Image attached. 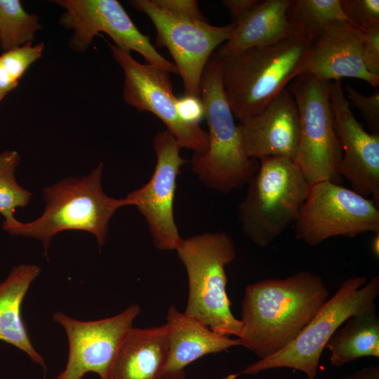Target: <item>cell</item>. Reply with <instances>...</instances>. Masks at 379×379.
Segmentation results:
<instances>
[{
	"label": "cell",
	"instance_id": "obj_29",
	"mask_svg": "<svg viewBox=\"0 0 379 379\" xmlns=\"http://www.w3.org/2000/svg\"><path fill=\"white\" fill-rule=\"evenodd\" d=\"M361 57L366 69L379 76V23L362 30Z\"/></svg>",
	"mask_w": 379,
	"mask_h": 379
},
{
	"label": "cell",
	"instance_id": "obj_19",
	"mask_svg": "<svg viewBox=\"0 0 379 379\" xmlns=\"http://www.w3.org/2000/svg\"><path fill=\"white\" fill-rule=\"evenodd\" d=\"M289 0H265L236 22L231 37L217 49L215 55L221 58L255 47L277 44L300 34L290 22L286 11Z\"/></svg>",
	"mask_w": 379,
	"mask_h": 379
},
{
	"label": "cell",
	"instance_id": "obj_30",
	"mask_svg": "<svg viewBox=\"0 0 379 379\" xmlns=\"http://www.w3.org/2000/svg\"><path fill=\"white\" fill-rule=\"evenodd\" d=\"M179 114L185 122L199 125L204 116V107L200 98L185 95L178 98Z\"/></svg>",
	"mask_w": 379,
	"mask_h": 379
},
{
	"label": "cell",
	"instance_id": "obj_17",
	"mask_svg": "<svg viewBox=\"0 0 379 379\" xmlns=\"http://www.w3.org/2000/svg\"><path fill=\"white\" fill-rule=\"evenodd\" d=\"M239 126L248 157L258 160L266 157H284L295 160L300 118L294 98L286 88L258 114Z\"/></svg>",
	"mask_w": 379,
	"mask_h": 379
},
{
	"label": "cell",
	"instance_id": "obj_21",
	"mask_svg": "<svg viewBox=\"0 0 379 379\" xmlns=\"http://www.w3.org/2000/svg\"><path fill=\"white\" fill-rule=\"evenodd\" d=\"M40 272L38 265L21 264L0 284V340L23 351L46 371L44 359L32 345L21 313L25 295Z\"/></svg>",
	"mask_w": 379,
	"mask_h": 379
},
{
	"label": "cell",
	"instance_id": "obj_27",
	"mask_svg": "<svg viewBox=\"0 0 379 379\" xmlns=\"http://www.w3.org/2000/svg\"><path fill=\"white\" fill-rule=\"evenodd\" d=\"M348 22L364 30L379 23V0H340Z\"/></svg>",
	"mask_w": 379,
	"mask_h": 379
},
{
	"label": "cell",
	"instance_id": "obj_33",
	"mask_svg": "<svg viewBox=\"0 0 379 379\" xmlns=\"http://www.w3.org/2000/svg\"><path fill=\"white\" fill-rule=\"evenodd\" d=\"M341 379H379V366L371 364L348 374Z\"/></svg>",
	"mask_w": 379,
	"mask_h": 379
},
{
	"label": "cell",
	"instance_id": "obj_13",
	"mask_svg": "<svg viewBox=\"0 0 379 379\" xmlns=\"http://www.w3.org/2000/svg\"><path fill=\"white\" fill-rule=\"evenodd\" d=\"M181 149L168 131L157 132L153 140L154 172L145 185L125 197L144 217L154 246L161 251L175 250L182 240L173 213L177 178L187 161L180 155Z\"/></svg>",
	"mask_w": 379,
	"mask_h": 379
},
{
	"label": "cell",
	"instance_id": "obj_34",
	"mask_svg": "<svg viewBox=\"0 0 379 379\" xmlns=\"http://www.w3.org/2000/svg\"><path fill=\"white\" fill-rule=\"evenodd\" d=\"M373 236L371 242V250L377 259L379 258V232L373 233Z\"/></svg>",
	"mask_w": 379,
	"mask_h": 379
},
{
	"label": "cell",
	"instance_id": "obj_20",
	"mask_svg": "<svg viewBox=\"0 0 379 379\" xmlns=\"http://www.w3.org/2000/svg\"><path fill=\"white\" fill-rule=\"evenodd\" d=\"M166 355V324L133 327L117 352L108 379H161Z\"/></svg>",
	"mask_w": 379,
	"mask_h": 379
},
{
	"label": "cell",
	"instance_id": "obj_16",
	"mask_svg": "<svg viewBox=\"0 0 379 379\" xmlns=\"http://www.w3.org/2000/svg\"><path fill=\"white\" fill-rule=\"evenodd\" d=\"M362 41V31L350 22H331L309 48L300 75L329 82L356 78L378 87L379 76L369 72L363 63Z\"/></svg>",
	"mask_w": 379,
	"mask_h": 379
},
{
	"label": "cell",
	"instance_id": "obj_35",
	"mask_svg": "<svg viewBox=\"0 0 379 379\" xmlns=\"http://www.w3.org/2000/svg\"><path fill=\"white\" fill-rule=\"evenodd\" d=\"M4 98V96L0 93V102L2 101Z\"/></svg>",
	"mask_w": 379,
	"mask_h": 379
},
{
	"label": "cell",
	"instance_id": "obj_3",
	"mask_svg": "<svg viewBox=\"0 0 379 379\" xmlns=\"http://www.w3.org/2000/svg\"><path fill=\"white\" fill-rule=\"evenodd\" d=\"M103 164L100 163L89 175L67 178L43 189L45 209L41 216L29 222L17 219L3 223L13 235L39 239L47 255L51 241L67 230L85 231L94 235L100 248L106 241L109 223L116 211L128 206L125 198L114 199L102 190Z\"/></svg>",
	"mask_w": 379,
	"mask_h": 379
},
{
	"label": "cell",
	"instance_id": "obj_5",
	"mask_svg": "<svg viewBox=\"0 0 379 379\" xmlns=\"http://www.w3.org/2000/svg\"><path fill=\"white\" fill-rule=\"evenodd\" d=\"M175 251L185 267L188 297L185 313L213 331L239 338L241 322L231 310L225 267L237 256L232 237L225 232L182 239Z\"/></svg>",
	"mask_w": 379,
	"mask_h": 379
},
{
	"label": "cell",
	"instance_id": "obj_22",
	"mask_svg": "<svg viewBox=\"0 0 379 379\" xmlns=\"http://www.w3.org/2000/svg\"><path fill=\"white\" fill-rule=\"evenodd\" d=\"M326 347L330 364L343 366L362 357H379V317L376 310L350 317L333 333Z\"/></svg>",
	"mask_w": 379,
	"mask_h": 379
},
{
	"label": "cell",
	"instance_id": "obj_15",
	"mask_svg": "<svg viewBox=\"0 0 379 379\" xmlns=\"http://www.w3.org/2000/svg\"><path fill=\"white\" fill-rule=\"evenodd\" d=\"M330 101L342 149L341 177L352 190L379 204V133H368L358 121L343 89L341 81L331 83Z\"/></svg>",
	"mask_w": 379,
	"mask_h": 379
},
{
	"label": "cell",
	"instance_id": "obj_32",
	"mask_svg": "<svg viewBox=\"0 0 379 379\" xmlns=\"http://www.w3.org/2000/svg\"><path fill=\"white\" fill-rule=\"evenodd\" d=\"M260 2V0H225L222 4L229 11L233 22L236 23Z\"/></svg>",
	"mask_w": 379,
	"mask_h": 379
},
{
	"label": "cell",
	"instance_id": "obj_25",
	"mask_svg": "<svg viewBox=\"0 0 379 379\" xmlns=\"http://www.w3.org/2000/svg\"><path fill=\"white\" fill-rule=\"evenodd\" d=\"M20 162L17 151L6 149L0 152V214L4 218V223L15 220L16 208L27 206L32 197V193L16 180L15 173Z\"/></svg>",
	"mask_w": 379,
	"mask_h": 379
},
{
	"label": "cell",
	"instance_id": "obj_10",
	"mask_svg": "<svg viewBox=\"0 0 379 379\" xmlns=\"http://www.w3.org/2000/svg\"><path fill=\"white\" fill-rule=\"evenodd\" d=\"M296 239L316 246L334 237L379 232L378 206L354 190L330 181L310 185L294 222Z\"/></svg>",
	"mask_w": 379,
	"mask_h": 379
},
{
	"label": "cell",
	"instance_id": "obj_1",
	"mask_svg": "<svg viewBox=\"0 0 379 379\" xmlns=\"http://www.w3.org/2000/svg\"><path fill=\"white\" fill-rule=\"evenodd\" d=\"M322 278L300 271L246 286L241 302V346L259 359L290 344L329 298Z\"/></svg>",
	"mask_w": 379,
	"mask_h": 379
},
{
	"label": "cell",
	"instance_id": "obj_24",
	"mask_svg": "<svg viewBox=\"0 0 379 379\" xmlns=\"http://www.w3.org/2000/svg\"><path fill=\"white\" fill-rule=\"evenodd\" d=\"M42 27L39 16L19 0H0V47L4 51L32 43Z\"/></svg>",
	"mask_w": 379,
	"mask_h": 379
},
{
	"label": "cell",
	"instance_id": "obj_26",
	"mask_svg": "<svg viewBox=\"0 0 379 379\" xmlns=\"http://www.w3.org/2000/svg\"><path fill=\"white\" fill-rule=\"evenodd\" d=\"M45 49L44 44L28 43L4 51L0 55V65L11 81L17 86L28 68L39 59Z\"/></svg>",
	"mask_w": 379,
	"mask_h": 379
},
{
	"label": "cell",
	"instance_id": "obj_28",
	"mask_svg": "<svg viewBox=\"0 0 379 379\" xmlns=\"http://www.w3.org/2000/svg\"><path fill=\"white\" fill-rule=\"evenodd\" d=\"M345 90L347 93V99L359 109L372 132L379 133L378 88L370 96L362 95L350 86H346Z\"/></svg>",
	"mask_w": 379,
	"mask_h": 379
},
{
	"label": "cell",
	"instance_id": "obj_2",
	"mask_svg": "<svg viewBox=\"0 0 379 379\" xmlns=\"http://www.w3.org/2000/svg\"><path fill=\"white\" fill-rule=\"evenodd\" d=\"M314 41L310 36L298 34L270 46L218 58L227 100L240 124L258 114L289 81L300 75Z\"/></svg>",
	"mask_w": 379,
	"mask_h": 379
},
{
	"label": "cell",
	"instance_id": "obj_9",
	"mask_svg": "<svg viewBox=\"0 0 379 379\" xmlns=\"http://www.w3.org/2000/svg\"><path fill=\"white\" fill-rule=\"evenodd\" d=\"M128 4L152 22L157 31L154 46L168 50L182 79L184 95L200 98L205 66L214 50L231 37L236 24L215 26L180 16L163 8L155 0H131Z\"/></svg>",
	"mask_w": 379,
	"mask_h": 379
},
{
	"label": "cell",
	"instance_id": "obj_12",
	"mask_svg": "<svg viewBox=\"0 0 379 379\" xmlns=\"http://www.w3.org/2000/svg\"><path fill=\"white\" fill-rule=\"evenodd\" d=\"M107 44L124 73L125 102L140 112L147 111L157 116L182 148L196 153L206 152L208 132L200 124H191L182 119L168 73L147 63H141L131 52L119 49L108 41Z\"/></svg>",
	"mask_w": 379,
	"mask_h": 379
},
{
	"label": "cell",
	"instance_id": "obj_6",
	"mask_svg": "<svg viewBox=\"0 0 379 379\" xmlns=\"http://www.w3.org/2000/svg\"><path fill=\"white\" fill-rule=\"evenodd\" d=\"M378 295V275L368 281L364 276L347 278L290 344L225 379H236L278 368L299 371L307 379H316L321 354L331 336L350 317L376 310Z\"/></svg>",
	"mask_w": 379,
	"mask_h": 379
},
{
	"label": "cell",
	"instance_id": "obj_11",
	"mask_svg": "<svg viewBox=\"0 0 379 379\" xmlns=\"http://www.w3.org/2000/svg\"><path fill=\"white\" fill-rule=\"evenodd\" d=\"M52 2L64 11L59 24L72 30L69 41L71 49L85 52L96 35H108L114 46L125 51L139 53L146 63L168 73L178 74L175 65L163 57L149 37L135 25L117 0H55Z\"/></svg>",
	"mask_w": 379,
	"mask_h": 379
},
{
	"label": "cell",
	"instance_id": "obj_18",
	"mask_svg": "<svg viewBox=\"0 0 379 379\" xmlns=\"http://www.w3.org/2000/svg\"><path fill=\"white\" fill-rule=\"evenodd\" d=\"M167 355L161 379H185V368L210 354L241 346L240 340L218 334L171 305L166 314Z\"/></svg>",
	"mask_w": 379,
	"mask_h": 379
},
{
	"label": "cell",
	"instance_id": "obj_4",
	"mask_svg": "<svg viewBox=\"0 0 379 379\" xmlns=\"http://www.w3.org/2000/svg\"><path fill=\"white\" fill-rule=\"evenodd\" d=\"M200 98L208 131L206 152H194L192 171L208 188L227 194L248 184L259 164L244 149L239 126L227 100L218 58L213 53L203 72Z\"/></svg>",
	"mask_w": 379,
	"mask_h": 379
},
{
	"label": "cell",
	"instance_id": "obj_31",
	"mask_svg": "<svg viewBox=\"0 0 379 379\" xmlns=\"http://www.w3.org/2000/svg\"><path fill=\"white\" fill-rule=\"evenodd\" d=\"M163 8L174 14L204 20L199 9V4L194 0H155Z\"/></svg>",
	"mask_w": 379,
	"mask_h": 379
},
{
	"label": "cell",
	"instance_id": "obj_23",
	"mask_svg": "<svg viewBox=\"0 0 379 379\" xmlns=\"http://www.w3.org/2000/svg\"><path fill=\"white\" fill-rule=\"evenodd\" d=\"M286 15L300 34L310 36L314 41L331 22L348 21L340 0H289Z\"/></svg>",
	"mask_w": 379,
	"mask_h": 379
},
{
	"label": "cell",
	"instance_id": "obj_8",
	"mask_svg": "<svg viewBox=\"0 0 379 379\" xmlns=\"http://www.w3.org/2000/svg\"><path fill=\"white\" fill-rule=\"evenodd\" d=\"M331 83L310 74L295 78L288 91L300 118V138L295 163L310 185L341 182L342 149L330 101Z\"/></svg>",
	"mask_w": 379,
	"mask_h": 379
},
{
	"label": "cell",
	"instance_id": "obj_14",
	"mask_svg": "<svg viewBox=\"0 0 379 379\" xmlns=\"http://www.w3.org/2000/svg\"><path fill=\"white\" fill-rule=\"evenodd\" d=\"M140 313L137 304L114 316L93 321L55 312L53 320L64 328L69 345L66 366L55 379H82L89 372L108 379L117 352Z\"/></svg>",
	"mask_w": 379,
	"mask_h": 379
},
{
	"label": "cell",
	"instance_id": "obj_7",
	"mask_svg": "<svg viewBox=\"0 0 379 379\" xmlns=\"http://www.w3.org/2000/svg\"><path fill=\"white\" fill-rule=\"evenodd\" d=\"M260 161L239 206L238 217L246 236L265 248L294 224L310 184L292 159L266 157Z\"/></svg>",
	"mask_w": 379,
	"mask_h": 379
}]
</instances>
